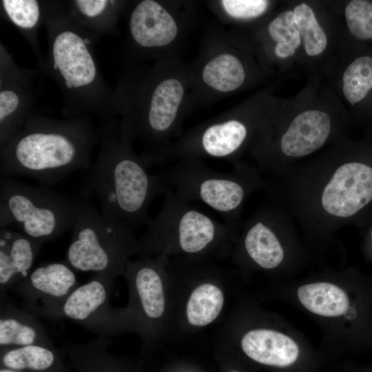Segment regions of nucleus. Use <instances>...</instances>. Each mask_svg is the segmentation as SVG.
Segmentation results:
<instances>
[{
  "instance_id": "nucleus-1",
  "label": "nucleus",
  "mask_w": 372,
  "mask_h": 372,
  "mask_svg": "<svg viewBox=\"0 0 372 372\" xmlns=\"http://www.w3.org/2000/svg\"><path fill=\"white\" fill-rule=\"evenodd\" d=\"M116 95L121 132L144 145L147 156L181 136L182 121L193 100L192 70L163 58L143 73L123 83Z\"/></svg>"
},
{
  "instance_id": "nucleus-2",
  "label": "nucleus",
  "mask_w": 372,
  "mask_h": 372,
  "mask_svg": "<svg viewBox=\"0 0 372 372\" xmlns=\"http://www.w3.org/2000/svg\"><path fill=\"white\" fill-rule=\"evenodd\" d=\"M100 141L101 131L85 116L59 121L29 116L1 146V176H29L54 185L75 171L90 169L92 149Z\"/></svg>"
},
{
  "instance_id": "nucleus-3",
  "label": "nucleus",
  "mask_w": 372,
  "mask_h": 372,
  "mask_svg": "<svg viewBox=\"0 0 372 372\" xmlns=\"http://www.w3.org/2000/svg\"><path fill=\"white\" fill-rule=\"evenodd\" d=\"M149 167L121 132L118 123L110 121L101 130L99 152L84 192L97 197L101 213L109 220L132 230L147 225L151 203L167 190L158 174L151 173Z\"/></svg>"
},
{
  "instance_id": "nucleus-4",
  "label": "nucleus",
  "mask_w": 372,
  "mask_h": 372,
  "mask_svg": "<svg viewBox=\"0 0 372 372\" xmlns=\"http://www.w3.org/2000/svg\"><path fill=\"white\" fill-rule=\"evenodd\" d=\"M49 38V69L63 92L68 116L93 113L111 116L118 113L116 96L103 80L94 56L92 41L85 30L62 10L46 16Z\"/></svg>"
},
{
  "instance_id": "nucleus-5",
  "label": "nucleus",
  "mask_w": 372,
  "mask_h": 372,
  "mask_svg": "<svg viewBox=\"0 0 372 372\" xmlns=\"http://www.w3.org/2000/svg\"><path fill=\"white\" fill-rule=\"evenodd\" d=\"M164 196L161 211L151 218L146 233L137 241V253L142 257L219 255L227 253L235 242L242 222H218L169 188Z\"/></svg>"
},
{
  "instance_id": "nucleus-6",
  "label": "nucleus",
  "mask_w": 372,
  "mask_h": 372,
  "mask_svg": "<svg viewBox=\"0 0 372 372\" xmlns=\"http://www.w3.org/2000/svg\"><path fill=\"white\" fill-rule=\"evenodd\" d=\"M167 188L183 199L203 203L231 224L241 223L244 204L254 192L266 189L255 165L238 161L230 172L209 167L202 159L183 158L158 173Z\"/></svg>"
},
{
  "instance_id": "nucleus-7",
  "label": "nucleus",
  "mask_w": 372,
  "mask_h": 372,
  "mask_svg": "<svg viewBox=\"0 0 372 372\" xmlns=\"http://www.w3.org/2000/svg\"><path fill=\"white\" fill-rule=\"evenodd\" d=\"M72 228L65 261L75 271L114 279L124 276L129 257L137 253L132 230L107 219L85 196Z\"/></svg>"
},
{
  "instance_id": "nucleus-8",
  "label": "nucleus",
  "mask_w": 372,
  "mask_h": 372,
  "mask_svg": "<svg viewBox=\"0 0 372 372\" xmlns=\"http://www.w3.org/2000/svg\"><path fill=\"white\" fill-rule=\"evenodd\" d=\"M298 229L291 215L270 200L242 222L234 259L241 267L275 271L294 268L305 259Z\"/></svg>"
},
{
  "instance_id": "nucleus-9",
  "label": "nucleus",
  "mask_w": 372,
  "mask_h": 372,
  "mask_svg": "<svg viewBox=\"0 0 372 372\" xmlns=\"http://www.w3.org/2000/svg\"><path fill=\"white\" fill-rule=\"evenodd\" d=\"M79 209V200L46 187L30 185L1 176L0 228L14 227L44 243L72 229Z\"/></svg>"
},
{
  "instance_id": "nucleus-10",
  "label": "nucleus",
  "mask_w": 372,
  "mask_h": 372,
  "mask_svg": "<svg viewBox=\"0 0 372 372\" xmlns=\"http://www.w3.org/2000/svg\"><path fill=\"white\" fill-rule=\"evenodd\" d=\"M260 122L236 113H225L142 158L149 167L183 158H221L235 163L240 161L238 158L244 149L249 147Z\"/></svg>"
},
{
  "instance_id": "nucleus-11",
  "label": "nucleus",
  "mask_w": 372,
  "mask_h": 372,
  "mask_svg": "<svg viewBox=\"0 0 372 372\" xmlns=\"http://www.w3.org/2000/svg\"><path fill=\"white\" fill-rule=\"evenodd\" d=\"M113 280L94 274L59 304L28 311L50 319H70L99 338H107L130 331L125 309L110 306Z\"/></svg>"
},
{
  "instance_id": "nucleus-12",
  "label": "nucleus",
  "mask_w": 372,
  "mask_h": 372,
  "mask_svg": "<svg viewBox=\"0 0 372 372\" xmlns=\"http://www.w3.org/2000/svg\"><path fill=\"white\" fill-rule=\"evenodd\" d=\"M167 257L158 254L154 259L143 257L130 260L124 275L130 289L129 306L125 308L128 320L132 330L138 332L145 342L156 338L165 313Z\"/></svg>"
},
{
  "instance_id": "nucleus-13",
  "label": "nucleus",
  "mask_w": 372,
  "mask_h": 372,
  "mask_svg": "<svg viewBox=\"0 0 372 372\" xmlns=\"http://www.w3.org/2000/svg\"><path fill=\"white\" fill-rule=\"evenodd\" d=\"M192 70L193 99L223 96L242 87L246 69L240 58L225 44V36L207 41ZM201 96V97H202Z\"/></svg>"
},
{
  "instance_id": "nucleus-14",
  "label": "nucleus",
  "mask_w": 372,
  "mask_h": 372,
  "mask_svg": "<svg viewBox=\"0 0 372 372\" xmlns=\"http://www.w3.org/2000/svg\"><path fill=\"white\" fill-rule=\"evenodd\" d=\"M183 20L169 3L142 0L132 9L128 27L133 44L146 52H161L180 41Z\"/></svg>"
},
{
  "instance_id": "nucleus-15",
  "label": "nucleus",
  "mask_w": 372,
  "mask_h": 372,
  "mask_svg": "<svg viewBox=\"0 0 372 372\" xmlns=\"http://www.w3.org/2000/svg\"><path fill=\"white\" fill-rule=\"evenodd\" d=\"M79 285L75 271L65 261H58L38 266L10 289L29 311L59 304Z\"/></svg>"
},
{
  "instance_id": "nucleus-16",
  "label": "nucleus",
  "mask_w": 372,
  "mask_h": 372,
  "mask_svg": "<svg viewBox=\"0 0 372 372\" xmlns=\"http://www.w3.org/2000/svg\"><path fill=\"white\" fill-rule=\"evenodd\" d=\"M43 244L18 231L0 228L1 296L30 273Z\"/></svg>"
},
{
  "instance_id": "nucleus-17",
  "label": "nucleus",
  "mask_w": 372,
  "mask_h": 372,
  "mask_svg": "<svg viewBox=\"0 0 372 372\" xmlns=\"http://www.w3.org/2000/svg\"><path fill=\"white\" fill-rule=\"evenodd\" d=\"M242 351L262 364L287 367L298 359L300 349L297 341L280 330L255 328L247 331L240 339Z\"/></svg>"
},
{
  "instance_id": "nucleus-18",
  "label": "nucleus",
  "mask_w": 372,
  "mask_h": 372,
  "mask_svg": "<svg viewBox=\"0 0 372 372\" xmlns=\"http://www.w3.org/2000/svg\"><path fill=\"white\" fill-rule=\"evenodd\" d=\"M0 88V143L10 141L30 115L28 105L31 95L21 74L17 68L9 70L1 63Z\"/></svg>"
},
{
  "instance_id": "nucleus-19",
  "label": "nucleus",
  "mask_w": 372,
  "mask_h": 372,
  "mask_svg": "<svg viewBox=\"0 0 372 372\" xmlns=\"http://www.w3.org/2000/svg\"><path fill=\"white\" fill-rule=\"evenodd\" d=\"M0 349L28 345L54 347L35 315L1 296Z\"/></svg>"
},
{
  "instance_id": "nucleus-20",
  "label": "nucleus",
  "mask_w": 372,
  "mask_h": 372,
  "mask_svg": "<svg viewBox=\"0 0 372 372\" xmlns=\"http://www.w3.org/2000/svg\"><path fill=\"white\" fill-rule=\"evenodd\" d=\"M300 304L309 313L324 319H340L351 309L347 291L333 280L309 281L296 290Z\"/></svg>"
},
{
  "instance_id": "nucleus-21",
  "label": "nucleus",
  "mask_w": 372,
  "mask_h": 372,
  "mask_svg": "<svg viewBox=\"0 0 372 372\" xmlns=\"http://www.w3.org/2000/svg\"><path fill=\"white\" fill-rule=\"evenodd\" d=\"M55 347L28 345L0 349V368L21 372H67Z\"/></svg>"
},
{
  "instance_id": "nucleus-22",
  "label": "nucleus",
  "mask_w": 372,
  "mask_h": 372,
  "mask_svg": "<svg viewBox=\"0 0 372 372\" xmlns=\"http://www.w3.org/2000/svg\"><path fill=\"white\" fill-rule=\"evenodd\" d=\"M107 338H99L81 344H68L63 353L73 372H127L125 364L109 351Z\"/></svg>"
},
{
  "instance_id": "nucleus-23",
  "label": "nucleus",
  "mask_w": 372,
  "mask_h": 372,
  "mask_svg": "<svg viewBox=\"0 0 372 372\" xmlns=\"http://www.w3.org/2000/svg\"><path fill=\"white\" fill-rule=\"evenodd\" d=\"M342 92L351 106L372 116V52L357 55L342 75Z\"/></svg>"
},
{
  "instance_id": "nucleus-24",
  "label": "nucleus",
  "mask_w": 372,
  "mask_h": 372,
  "mask_svg": "<svg viewBox=\"0 0 372 372\" xmlns=\"http://www.w3.org/2000/svg\"><path fill=\"white\" fill-rule=\"evenodd\" d=\"M225 302L222 289L215 283L205 281L196 287L186 304L188 323L196 327L207 326L220 313Z\"/></svg>"
},
{
  "instance_id": "nucleus-25",
  "label": "nucleus",
  "mask_w": 372,
  "mask_h": 372,
  "mask_svg": "<svg viewBox=\"0 0 372 372\" xmlns=\"http://www.w3.org/2000/svg\"><path fill=\"white\" fill-rule=\"evenodd\" d=\"M267 32L269 37L276 43L274 52L279 58L293 56L302 42L293 10H285L278 14L268 24Z\"/></svg>"
},
{
  "instance_id": "nucleus-26",
  "label": "nucleus",
  "mask_w": 372,
  "mask_h": 372,
  "mask_svg": "<svg viewBox=\"0 0 372 372\" xmlns=\"http://www.w3.org/2000/svg\"><path fill=\"white\" fill-rule=\"evenodd\" d=\"M293 13L306 53L310 56L322 53L326 49L327 39L312 8L305 3H300L295 7Z\"/></svg>"
},
{
  "instance_id": "nucleus-27",
  "label": "nucleus",
  "mask_w": 372,
  "mask_h": 372,
  "mask_svg": "<svg viewBox=\"0 0 372 372\" xmlns=\"http://www.w3.org/2000/svg\"><path fill=\"white\" fill-rule=\"evenodd\" d=\"M119 1L110 0H76L70 3L72 17L81 26L101 27L118 10Z\"/></svg>"
},
{
  "instance_id": "nucleus-28",
  "label": "nucleus",
  "mask_w": 372,
  "mask_h": 372,
  "mask_svg": "<svg viewBox=\"0 0 372 372\" xmlns=\"http://www.w3.org/2000/svg\"><path fill=\"white\" fill-rule=\"evenodd\" d=\"M3 10L8 19L19 30L29 32L41 23L45 10L35 0H3Z\"/></svg>"
},
{
  "instance_id": "nucleus-29",
  "label": "nucleus",
  "mask_w": 372,
  "mask_h": 372,
  "mask_svg": "<svg viewBox=\"0 0 372 372\" xmlns=\"http://www.w3.org/2000/svg\"><path fill=\"white\" fill-rule=\"evenodd\" d=\"M347 27L361 43H372V1L352 0L344 8Z\"/></svg>"
},
{
  "instance_id": "nucleus-30",
  "label": "nucleus",
  "mask_w": 372,
  "mask_h": 372,
  "mask_svg": "<svg viewBox=\"0 0 372 372\" xmlns=\"http://www.w3.org/2000/svg\"><path fill=\"white\" fill-rule=\"evenodd\" d=\"M215 3V2H214ZM220 13L234 20L258 18L265 13L269 1L265 0H221L215 3Z\"/></svg>"
},
{
  "instance_id": "nucleus-31",
  "label": "nucleus",
  "mask_w": 372,
  "mask_h": 372,
  "mask_svg": "<svg viewBox=\"0 0 372 372\" xmlns=\"http://www.w3.org/2000/svg\"><path fill=\"white\" fill-rule=\"evenodd\" d=\"M0 372H21V371H13V370L6 369L3 368H0Z\"/></svg>"
},
{
  "instance_id": "nucleus-32",
  "label": "nucleus",
  "mask_w": 372,
  "mask_h": 372,
  "mask_svg": "<svg viewBox=\"0 0 372 372\" xmlns=\"http://www.w3.org/2000/svg\"><path fill=\"white\" fill-rule=\"evenodd\" d=\"M369 236H370L371 246V248H372V227H371V228L370 229Z\"/></svg>"
},
{
  "instance_id": "nucleus-33",
  "label": "nucleus",
  "mask_w": 372,
  "mask_h": 372,
  "mask_svg": "<svg viewBox=\"0 0 372 372\" xmlns=\"http://www.w3.org/2000/svg\"><path fill=\"white\" fill-rule=\"evenodd\" d=\"M229 372H239L238 371H229Z\"/></svg>"
}]
</instances>
